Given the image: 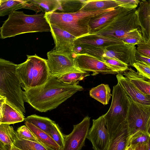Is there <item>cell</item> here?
Masks as SVG:
<instances>
[{
  "mask_svg": "<svg viewBox=\"0 0 150 150\" xmlns=\"http://www.w3.org/2000/svg\"><path fill=\"white\" fill-rule=\"evenodd\" d=\"M0 150H7L6 146L0 141Z\"/></svg>",
  "mask_w": 150,
  "mask_h": 150,
  "instance_id": "ee69618b",
  "label": "cell"
},
{
  "mask_svg": "<svg viewBox=\"0 0 150 150\" xmlns=\"http://www.w3.org/2000/svg\"><path fill=\"white\" fill-rule=\"evenodd\" d=\"M16 131L9 125L0 124V141L6 146L13 145L14 137Z\"/></svg>",
  "mask_w": 150,
  "mask_h": 150,
  "instance_id": "83f0119b",
  "label": "cell"
},
{
  "mask_svg": "<svg viewBox=\"0 0 150 150\" xmlns=\"http://www.w3.org/2000/svg\"><path fill=\"white\" fill-rule=\"evenodd\" d=\"M110 107L103 116L110 140L119 126L127 120L130 102L119 83L113 86Z\"/></svg>",
  "mask_w": 150,
  "mask_h": 150,
  "instance_id": "52a82bcc",
  "label": "cell"
},
{
  "mask_svg": "<svg viewBox=\"0 0 150 150\" xmlns=\"http://www.w3.org/2000/svg\"><path fill=\"white\" fill-rule=\"evenodd\" d=\"M62 12L72 13L80 10L85 0H59Z\"/></svg>",
  "mask_w": 150,
  "mask_h": 150,
  "instance_id": "4dcf8cb0",
  "label": "cell"
},
{
  "mask_svg": "<svg viewBox=\"0 0 150 150\" xmlns=\"http://www.w3.org/2000/svg\"><path fill=\"white\" fill-rule=\"evenodd\" d=\"M129 97L130 103L127 121L130 137L139 131L146 132L150 105L135 102Z\"/></svg>",
  "mask_w": 150,
  "mask_h": 150,
  "instance_id": "9c48e42d",
  "label": "cell"
},
{
  "mask_svg": "<svg viewBox=\"0 0 150 150\" xmlns=\"http://www.w3.org/2000/svg\"><path fill=\"white\" fill-rule=\"evenodd\" d=\"M115 8L93 11L80 9L72 13H45V17L50 24L55 25L77 38L90 34L89 23L92 19Z\"/></svg>",
  "mask_w": 150,
  "mask_h": 150,
  "instance_id": "7a4b0ae2",
  "label": "cell"
},
{
  "mask_svg": "<svg viewBox=\"0 0 150 150\" xmlns=\"http://www.w3.org/2000/svg\"><path fill=\"white\" fill-rule=\"evenodd\" d=\"M90 75L88 72L84 71L69 73L57 78L60 81L67 84L77 85L80 81Z\"/></svg>",
  "mask_w": 150,
  "mask_h": 150,
  "instance_id": "f1b7e54d",
  "label": "cell"
},
{
  "mask_svg": "<svg viewBox=\"0 0 150 150\" xmlns=\"http://www.w3.org/2000/svg\"><path fill=\"white\" fill-rule=\"evenodd\" d=\"M13 144L22 150H51L39 143L19 138L16 132Z\"/></svg>",
  "mask_w": 150,
  "mask_h": 150,
  "instance_id": "4316f807",
  "label": "cell"
},
{
  "mask_svg": "<svg viewBox=\"0 0 150 150\" xmlns=\"http://www.w3.org/2000/svg\"><path fill=\"white\" fill-rule=\"evenodd\" d=\"M146 132L149 135H150V115L147 122Z\"/></svg>",
  "mask_w": 150,
  "mask_h": 150,
  "instance_id": "b9f144b4",
  "label": "cell"
},
{
  "mask_svg": "<svg viewBox=\"0 0 150 150\" xmlns=\"http://www.w3.org/2000/svg\"><path fill=\"white\" fill-rule=\"evenodd\" d=\"M136 52L139 54L150 58V44L144 40L137 45Z\"/></svg>",
  "mask_w": 150,
  "mask_h": 150,
  "instance_id": "74e56055",
  "label": "cell"
},
{
  "mask_svg": "<svg viewBox=\"0 0 150 150\" xmlns=\"http://www.w3.org/2000/svg\"><path fill=\"white\" fill-rule=\"evenodd\" d=\"M98 59L115 68L120 73H123L129 68L127 65L116 59L106 57Z\"/></svg>",
  "mask_w": 150,
  "mask_h": 150,
  "instance_id": "8d00e7d4",
  "label": "cell"
},
{
  "mask_svg": "<svg viewBox=\"0 0 150 150\" xmlns=\"http://www.w3.org/2000/svg\"><path fill=\"white\" fill-rule=\"evenodd\" d=\"M119 7L124 9L132 10L135 9L138 6L140 1L138 0H116Z\"/></svg>",
  "mask_w": 150,
  "mask_h": 150,
  "instance_id": "f35d334b",
  "label": "cell"
},
{
  "mask_svg": "<svg viewBox=\"0 0 150 150\" xmlns=\"http://www.w3.org/2000/svg\"><path fill=\"white\" fill-rule=\"evenodd\" d=\"M122 40L126 43L135 45L140 43L144 40L141 30L138 29L129 31Z\"/></svg>",
  "mask_w": 150,
  "mask_h": 150,
  "instance_id": "d6a6232c",
  "label": "cell"
},
{
  "mask_svg": "<svg viewBox=\"0 0 150 150\" xmlns=\"http://www.w3.org/2000/svg\"><path fill=\"white\" fill-rule=\"evenodd\" d=\"M16 132L18 137L20 138L40 144L30 130L25 125L22 126L18 128Z\"/></svg>",
  "mask_w": 150,
  "mask_h": 150,
  "instance_id": "d590c367",
  "label": "cell"
},
{
  "mask_svg": "<svg viewBox=\"0 0 150 150\" xmlns=\"http://www.w3.org/2000/svg\"><path fill=\"white\" fill-rule=\"evenodd\" d=\"M25 124L41 144L51 150H61L59 145L48 134L28 122H25Z\"/></svg>",
  "mask_w": 150,
  "mask_h": 150,
  "instance_id": "ffe728a7",
  "label": "cell"
},
{
  "mask_svg": "<svg viewBox=\"0 0 150 150\" xmlns=\"http://www.w3.org/2000/svg\"></svg>",
  "mask_w": 150,
  "mask_h": 150,
  "instance_id": "c3c4849f",
  "label": "cell"
},
{
  "mask_svg": "<svg viewBox=\"0 0 150 150\" xmlns=\"http://www.w3.org/2000/svg\"><path fill=\"white\" fill-rule=\"evenodd\" d=\"M0 124L10 125L24 120V114L6 103L4 99L0 100Z\"/></svg>",
  "mask_w": 150,
  "mask_h": 150,
  "instance_id": "d6986e66",
  "label": "cell"
},
{
  "mask_svg": "<svg viewBox=\"0 0 150 150\" xmlns=\"http://www.w3.org/2000/svg\"><path fill=\"white\" fill-rule=\"evenodd\" d=\"M86 139L91 142L94 150H107L110 137L103 115L93 120Z\"/></svg>",
  "mask_w": 150,
  "mask_h": 150,
  "instance_id": "7c38bea8",
  "label": "cell"
},
{
  "mask_svg": "<svg viewBox=\"0 0 150 150\" xmlns=\"http://www.w3.org/2000/svg\"><path fill=\"white\" fill-rule=\"evenodd\" d=\"M119 7L116 0H85L80 9L85 11H93Z\"/></svg>",
  "mask_w": 150,
  "mask_h": 150,
  "instance_id": "7402d4cb",
  "label": "cell"
},
{
  "mask_svg": "<svg viewBox=\"0 0 150 150\" xmlns=\"http://www.w3.org/2000/svg\"><path fill=\"white\" fill-rule=\"evenodd\" d=\"M6 146L7 148V150H22L16 147L13 145L11 146Z\"/></svg>",
  "mask_w": 150,
  "mask_h": 150,
  "instance_id": "7bdbcfd3",
  "label": "cell"
},
{
  "mask_svg": "<svg viewBox=\"0 0 150 150\" xmlns=\"http://www.w3.org/2000/svg\"><path fill=\"white\" fill-rule=\"evenodd\" d=\"M83 90L81 86L66 84L57 78L50 77L44 84L24 91V96L25 102L37 110L45 112L56 108Z\"/></svg>",
  "mask_w": 150,
  "mask_h": 150,
  "instance_id": "6da1fadb",
  "label": "cell"
},
{
  "mask_svg": "<svg viewBox=\"0 0 150 150\" xmlns=\"http://www.w3.org/2000/svg\"><path fill=\"white\" fill-rule=\"evenodd\" d=\"M77 67L86 72H91L93 75L98 74H117L119 71L113 66L102 61L98 58L86 53L76 54L75 58Z\"/></svg>",
  "mask_w": 150,
  "mask_h": 150,
  "instance_id": "8fae6325",
  "label": "cell"
},
{
  "mask_svg": "<svg viewBox=\"0 0 150 150\" xmlns=\"http://www.w3.org/2000/svg\"><path fill=\"white\" fill-rule=\"evenodd\" d=\"M136 60L143 61L150 65V58L141 56L136 52Z\"/></svg>",
  "mask_w": 150,
  "mask_h": 150,
  "instance_id": "ab89813d",
  "label": "cell"
},
{
  "mask_svg": "<svg viewBox=\"0 0 150 150\" xmlns=\"http://www.w3.org/2000/svg\"><path fill=\"white\" fill-rule=\"evenodd\" d=\"M110 91L108 85L101 84L91 88L89 91V95L91 97L105 105L108 103L112 96Z\"/></svg>",
  "mask_w": 150,
  "mask_h": 150,
  "instance_id": "603a6c76",
  "label": "cell"
},
{
  "mask_svg": "<svg viewBox=\"0 0 150 150\" xmlns=\"http://www.w3.org/2000/svg\"><path fill=\"white\" fill-rule=\"evenodd\" d=\"M137 9L140 29L144 40L150 41V0L140 1Z\"/></svg>",
  "mask_w": 150,
  "mask_h": 150,
  "instance_id": "ac0fdd59",
  "label": "cell"
},
{
  "mask_svg": "<svg viewBox=\"0 0 150 150\" xmlns=\"http://www.w3.org/2000/svg\"><path fill=\"white\" fill-rule=\"evenodd\" d=\"M90 117L87 116L79 123L73 125L71 132L65 135L61 150H81L85 144L90 124Z\"/></svg>",
  "mask_w": 150,
  "mask_h": 150,
  "instance_id": "4fadbf2b",
  "label": "cell"
},
{
  "mask_svg": "<svg viewBox=\"0 0 150 150\" xmlns=\"http://www.w3.org/2000/svg\"><path fill=\"white\" fill-rule=\"evenodd\" d=\"M24 121L31 123L49 134L51 128L55 122L50 118L32 115L25 118Z\"/></svg>",
  "mask_w": 150,
  "mask_h": 150,
  "instance_id": "cb8c5ba5",
  "label": "cell"
},
{
  "mask_svg": "<svg viewBox=\"0 0 150 150\" xmlns=\"http://www.w3.org/2000/svg\"><path fill=\"white\" fill-rule=\"evenodd\" d=\"M50 25V32L55 44L54 47L50 52L52 53L71 55L75 57L74 41L76 38L55 25Z\"/></svg>",
  "mask_w": 150,
  "mask_h": 150,
  "instance_id": "5bb4252c",
  "label": "cell"
},
{
  "mask_svg": "<svg viewBox=\"0 0 150 150\" xmlns=\"http://www.w3.org/2000/svg\"><path fill=\"white\" fill-rule=\"evenodd\" d=\"M130 137L126 120L119 126L113 135L107 150H125Z\"/></svg>",
  "mask_w": 150,
  "mask_h": 150,
  "instance_id": "e0dca14e",
  "label": "cell"
},
{
  "mask_svg": "<svg viewBox=\"0 0 150 150\" xmlns=\"http://www.w3.org/2000/svg\"><path fill=\"white\" fill-rule=\"evenodd\" d=\"M122 8L121 7H118L113 10L104 13L92 19L89 23L91 32L100 28L115 16L120 11Z\"/></svg>",
  "mask_w": 150,
  "mask_h": 150,
  "instance_id": "d4e9b609",
  "label": "cell"
},
{
  "mask_svg": "<svg viewBox=\"0 0 150 150\" xmlns=\"http://www.w3.org/2000/svg\"><path fill=\"white\" fill-rule=\"evenodd\" d=\"M49 135L59 145L61 150L64 146L65 135L62 133L57 124L55 123L53 125L50 130Z\"/></svg>",
  "mask_w": 150,
  "mask_h": 150,
  "instance_id": "836d02e7",
  "label": "cell"
},
{
  "mask_svg": "<svg viewBox=\"0 0 150 150\" xmlns=\"http://www.w3.org/2000/svg\"><path fill=\"white\" fill-rule=\"evenodd\" d=\"M140 28L137 9L128 10L122 8L115 16L90 34L122 40L130 31L136 29L141 30Z\"/></svg>",
  "mask_w": 150,
  "mask_h": 150,
  "instance_id": "8992f818",
  "label": "cell"
},
{
  "mask_svg": "<svg viewBox=\"0 0 150 150\" xmlns=\"http://www.w3.org/2000/svg\"><path fill=\"white\" fill-rule=\"evenodd\" d=\"M116 76L118 83L128 97L137 103L150 105V96L141 91L122 73L117 74Z\"/></svg>",
  "mask_w": 150,
  "mask_h": 150,
  "instance_id": "9a60e30c",
  "label": "cell"
},
{
  "mask_svg": "<svg viewBox=\"0 0 150 150\" xmlns=\"http://www.w3.org/2000/svg\"><path fill=\"white\" fill-rule=\"evenodd\" d=\"M123 41L119 39L89 34L76 38L74 43L76 46L101 47L119 43Z\"/></svg>",
  "mask_w": 150,
  "mask_h": 150,
  "instance_id": "2e32d148",
  "label": "cell"
},
{
  "mask_svg": "<svg viewBox=\"0 0 150 150\" xmlns=\"http://www.w3.org/2000/svg\"><path fill=\"white\" fill-rule=\"evenodd\" d=\"M41 11L44 13L54 12L60 10L61 6L59 0H32Z\"/></svg>",
  "mask_w": 150,
  "mask_h": 150,
  "instance_id": "f546056e",
  "label": "cell"
},
{
  "mask_svg": "<svg viewBox=\"0 0 150 150\" xmlns=\"http://www.w3.org/2000/svg\"><path fill=\"white\" fill-rule=\"evenodd\" d=\"M50 32V25L45 13L28 15L23 11H15L8 15L0 28V38L4 39L20 34Z\"/></svg>",
  "mask_w": 150,
  "mask_h": 150,
  "instance_id": "3957f363",
  "label": "cell"
},
{
  "mask_svg": "<svg viewBox=\"0 0 150 150\" xmlns=\"http://www.w3.org/2000/svg\"><path fill=\"white\" fill-rule=\"evenodd\" d=\"M81 47L82 50L80 53L87 54L98 58L106 57L116 59L129 66H132L136 60L135 45L123 41L105 46Z\"/></svg>",
  "mask_w": 150,
  "mask_h": 150,
  "instance_id": "ba28073f",
  "label": "cell"
},
{
  "mask_svg": "<svg viewBox=\"0 0 150 150\" xmlns=\"http://www.w3.org/2000/svg\"><path fill=\"white\" fill-rule=\"evenodd\" d=\"M123 76L130 81L139 90L145 94L150 96V80L138 74L131 68L123 72Z\"/></svg>",
  "mask_w": 150,
  "mask_h": 150,
  "instance_id": "44dd1931",
  "label": "cell"
},
{
  "mask_svg": "<svg viewBox=\"0 0 150 150\" xmlns=\"http://www.w3.org/2000/svg\"><path fill=\"white\" fill-rule=\"evenodd\" d=\"M26 0H0V16L9 15L16 10L24 8Z\"/></svg>",
  "mask_w": 150,
  "mask_h": 150,
  "instance_id": "484cf974",
  "label": "cell"
},
{
  "mask_svg": "<svg viewBox=\"0 0 150 150\" xmlns=\"http://www.w3.org/2000/svg\"><path fill=\"white\" fill-rule=\"evenodd\" d=\"M135 150H146V144L138 145L136 146Z\"/></svg>",
  "mask_w": 150,
  "mask_h": 150,
  "instance_id": "60d3db41",
  "label": "cell"
},
{
  "mask_svg": "<svg viewBox=\"0 0 150 150\" xmlns=\"http://www.w3.org/2000/svg\"><path fill=\"white\" fill-rule=\"evenodd\" d=\"M17 64L2 58L0 59V97L6 102L24 114L25 110L24 92L17 75Z\"/></svg>",
  "mask_w": 150,
  "mask_h": 150,
  "instance_id": "277c9868",
  "label": "cell"
},
{
  "mask_svg": "<svg viewBox=\"0 0 150 150\" xmlns=\"http://www.w3.org/2000/svg\"><path fill=\"white\" fill-rule=\"evenodd\" d=\"M149 42V43L150 44V41L149 42Z\"/></svg>",
  "mask_w": 150,
  "mask_h": 150,
  "instance_id": "7dc6e473",
  "label": "cell"
},
{
  "mask_svg": "<svg viewBox=\"0 0 150 150\" xmlns=\"http://www.w3.org/2000/svg\"><path fill=\"white\" fill-rule=\"evenodd\" d=\"M150 138V135L147 132L139 131L130 137L128 146L136 147L138 145L146 144Z\"/></svg>",
  "mask_w": 150,
  "mask_h": 150,
  "instance_id": "1f68e13d",
  "label": "cell"
},
{
  "mask_svg": "<svg viewBox=\"0 0 150 150\" xmlns=\"http://www.w3.org/2000/svg\"><path fill=\"white\" fill-rule=\"evenodd\" d=\"M135 147L131 146H128L125 150H135Z\"/></svg>",
  "mask_w": 150,
  "mask_h": 150,
  "instance_id": "bcb514c9",
  "label": "cell"
},
{
  "mask_svg": "<svg viewBox=\"0 0 150 150\" xmlns=\"http://www.w3.org/2000/svg\"><path fill=\"white\" fill-rule=\"evenodd\" d=\"M146 150H150V138L146 144Z\"/></svg>",
  "mask_w": 150,
  "mask_h": 150,
  "instance_id": "f6af8a7d",
  "label": "cell"
},
{
  "mask_svg": "<svg viewBox=\"0 0 150 150\" xmlns=\"http://www.w3.org/2000/svg\"><path fill=\"white\" fill-rule=\"evenodd\" d=\"M47 55L50 77L58 78L69 73L83 71L76 66L72 55L54 54L50 51Z\"/></svg>",
  "mask_w": 150,
  "mask_h": 150,
  "instance_id": "30bf717a",
  "label": "cell"
},
{
  "mask_svg": "<svg viewBox=\"0 0 150 150\" xmlns=\"http://www.w3.org/2000/svg\"><path fill=\"white\" fill-rule=\"evenodd\" d=\"M24 62L17 64L16 71L25 91L45 84L50 77L47 59L37 55H27Z\"/></svg>",
  "mask_w": 150,
  "mask_h": 150,
  "instance_id": "5b68a950",
  "label": "cell"
},
{
  "mask_svg": "<svg viewBox=\"0 0 150 150\" xmlns=\"http://www.w3.org/2000/svg\"><path fill=\"white\" fill-rule=\"evenodd\" d=\"M140 75L150 80V65L144 62L136 60L132 65Z\"/></svg>",
  "mask_w": 150,
  "mask_h": 150,
  "instance_id": "e575fe53",
  "label": "cell"
}]
</instances>
